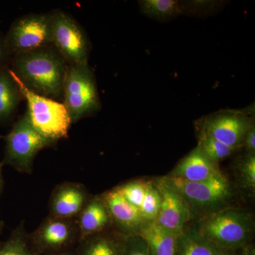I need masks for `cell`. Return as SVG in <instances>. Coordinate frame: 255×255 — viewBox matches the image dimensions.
<instances>
[{
	"instance_id": "4fadbf2b",
	"label": "cell",
	"mask_w": 255,
	"mask_h": 255,
	"mask_svg": "<svg viewBox=\"0 0 255 255\" xmlns=\"http://www.w3.org/2000/svg\"><path fill=\"white\" fill-rule=\"evenodd\" d=\"M91 196L83 184L63 182L55 188L49 201V216L64 219H76Z\"/></svg>"
},
{
	"instance_id": "6da1fadb",
	"label": "cell",
	"mask_w": 255,
	"mask_h": 255,
	"mask_svg": "<svg viewBox=\"0 0 255 255\" xmlns=\"http://www.w3.org/2000/svg\"><path fill=\"white\" fill-rule=\"evenodd\" d=\"M11 59L9 68L28 90L55 100L63 97L69 65L52 45Z\"/></svg>"
},
{
	"instance_id": "ffe728a7",
	"label": "cell",
	"mask_w": 255,
	"mask_h": 255,
	"mask_svg": "<svg viewBox=\"0 0 255 255\" xmlns=\"http://www.w3.org/2000/svg\"><path fill=\"white\" fill-rule=\"evenodd\" d=\"M138 4L144 14L159 21L172 19L184 11V4L176 0H142Z\"/></svg>"
},
{
	"instance_id": "44dd1931",
	"label": "cell",
	"mask_w": 255,
	"mask_h": 255,
	"mask_svg": "<svg viewBox=\"0 0 255 255\" xmlns=\"http://www.w3.org/2000/svg\"><path fill=\"white\" fill-rule=\"evenodd\" d=\"M0 255H38L32 250L22 221L6 241L0 243Z\"/></svg>"
},
{
	"instance_id": "9a60e30c",
	"label": "cell",
	"mask_w": 255,
	"mask_h": 255,
	"mask_svg": "<svg viewBox=\"0 0 255 255\" xmlns=\"http://www.w3.org/2000/svg\"><path fill=\"white\" fill-rule=\"evenodd\" d=\"M80 241L112 228L108 209L102 195L91 196L76 218Z\"/></svg>"
},
{
	"instance_id": "30bf717a",
	"label": "cell",
	"mask_w": 255,
	"mask_h": 255,
	"mask_svg": "<svg viewBox=\"0 0 255 255\" xmlns=\"http://www.w3.org/2000/svg\"><path fill=\"white\" fill-rule=\"evenodd\" d=\"M30 246L38 255H47L76 248L80 233L76 219H64L48 216L28 234Z\"/></svg>"
},
{
	"instance_id": "4316f807",
	"label": "cell",
	"mask_w": 255,
	"mask_h": 255,
	"mask_svg": "<svg viewBox=\"0 0 255 255\" xmlns=\"http://www.w3.org/2000/svg\"><path fill=\"white\" fill-rule=\"evenodd\" d=\"M243 147L246 149V153L255 154V127H253L247 132L243 142Z\"/></svg>"
},
{
	"instance_id": "52a82bcc",
	"label": "cell",
	"mask_w": 255,
	"mask_h": 255,
	"mask_svg": "<svg viewBox=\"0 0 255 255\" xmlns=\"http://www.w3.org/2000/svg\"><path fill=\"white\" fill-rule=\"evenodd\" d=\"M197 132L236 148H243L247 132L255 126V110H221L196 122Z\"/></svg>"
},
{
	"instance_id": "ac0fdd59",
	"label": "cell",
	"mask_w": 255,
	"mask_h": 255,
	"mask_svg": "<svg viewBox=\"0 0 255 255\" xmlns=\"http://www.w3.org/2000/svg\"><path fill=\"white\" fill-rule=\"evenodd\" d=\"M23 100L9 67L0 69V125L7 123L14 117Z\"/></svg>"
},
{
	"instance_id": "7a4b0ae2",
	"label": "cell",
	"mask_w": 255,
	"mask_h": 255,
	"mask_svg": "<svg viewBox=\"0 0 255 255\" xmlns=\"http://www.w3.org/2000/svg\"><path fill=\"white\" fill-rule=\"evenodd\" d=\"M194 229L220 248L236 251L249 246L253 221L245 210L223 208L201 217Z\"/></svg>"
},
{
	"instance_id": "f546056e",
	"label": "cell",
	"mask_w": 255,
	"mask_h": 255,
	"mask_svg": "<svg viewBox=\"0 0 255 255\" xmlns=\"http://www.w3.org/2000/svg\"><path fill=\"white\" fill-rule=\"evenodd\" d=\"M47 255H76V252H75V248L73 249L67 250L58 253H53V254Z\"/></svg>"
},
{
	"instance_id": "cb8c5ba5",
	"label": "cell",
	"mask_w": 255,
	"mask_h": 255,
	"mask_svg": "<svg viewBox=\"0 0 255 255\" xmlns=\"http://www.w3.org/2000/svg\"><path fill=\"white\" fill-rule=\"evenodd\" d=\"M147 186L145 181L135 180L125 183L116 189L129 204L139 209L145 197Z\"/></svg>"
},
{
	"instance_id": "2e32d148",
	"label": "cell",
	"mask_w": 255,
	"mask_h": 255,
	"mask_svg": "<svg viewBox=\"0 0 255 255\" xmlns=\"http://www.w3.org/2000/svg\"><path fill=\"white\" fill-rule=\"evenodd\" d=\"M124 238L110 230L89 236L79 242L76 255H124Z\"/></svg>"
},
{
	"instance_id": "484cf974",
	"label": "cell",
	"mask_w": 255,
	"mask_h": 255,
	"mask_svg": "<svg viewBox=\"0 0 255 255\" xmlns=\"http://www.w3.org/2000/svg\"><path fill=\"white\" fill-rule=\"evenodd\" d=\"M124 238V255H152L147 243L138 235Z\"/></svg>"
},
{
	"instance_id": "3957f363",
	"label": "cell",
	"mask_w": 255,
	"mask_h": 255,
	"mask_svg": "<svg viewBox=\"0 0 255 255\" xmlns=\"http://www.w3.org/2000/svg\"><path fill=\"white\" fill-rule=\"evenodd\" d=\"M23 100L27 103L28 119L33 128L43 137L57 142L68 136L71 118L63 102L34 93L26 88L11 71Z\"/></svg>"
},
{
	"instance_id": "9c48e42d",
	"label": "cell",
	"mask_w": 255,
	"mask_h": 255,
	"mask_svg": "<svg viewBox=\"0 0 255 255\" xmlns=\"http://www.w3.org/2000/svg\"><path fill=\"white\" fill-rule=\"evenodd\" d=\"M167 178L187 201L191 216L203 212L204 216L223 209L231 197V186L225 177L202 182H187L169 175Z\"/></svg>"
},
{
	"instance_id": "d4e9b609",
	"label": "cell",
	"mask_w": 255,
	"mask_h": 255,
	"mask_svg": "<svg viewBox=\"0 0 255 255\" xmlns=\"http://www.w3.org/2000/svg\"><path fill=\"white\" fill-rule=\"evenodd\" d=\"M238 172L241 185L251 191L255 189V154L246 153L240 159Z\"/></svg>"
},
{
	"instance_id": "5bb4252c",
	"label": "cell",
	"mask_w": 255,
	"mask_h": 255,
	"mask_svg": "<svg viewBox=\"0 0 255 255\" xmlns=\"http://www.w3.org/2000/svg\"><path fill=\"white\" fill-rule=\"evenodd\" d=\"M169 176L191 182H208L225 177L219 164L210 160L197 147L179 161Z\"/></svg>"
},
{
	"instance_id": "e0dca14e",
	"label": "cell",
	"mask_w": 255,
	"mask_h": 255,
	"mask_svg": "<svg viewBox=\"0 0 255 255\" xmlns=\"http://www.w3.org/2000/svg\"><path fill=\"white\" fill-rule=\"evenodd\" d=\"M233 252L216 246L194 228L186 226L177 236L176 255H231Z\"/></svg>"
},
{
	"instance_id": "277c9868",
	"label": "cell",
	"mask_w": 255,
	"mask_h": 255,
	"mask_svg": "<svg viewBox=\"0 0 255 255\" xmlns=\"http://www.w3.org/2000/svg\"><path fill=\"white\" fill-rule=\"evenodd\" d=\"M63 98L73 124L100 112L102 105L95 75L89 64L68 67Z\"/></svg>"
},
{
	"instance_id": "5b68a950",
	"label": "cell",
	"mask_w": 255,
	"mask_h": 255,
	"mask_svg": "<svg viewBox=\"0 0 255 255\" xmlns=\"http://www.w3.org/2000/svg\"><path fill=\"white\" fill-rule=\"evenodd\" d=\"M4 157L1 162L21 173L33 172V162L38 152L56 142L41 135L33 128L26 112L4 137Z\"/></svg>"
},
{
	"instance_id": "7402d4cb",
	"label": "cell",
	"mask_w": 255,
	"mask_h": 255,
	"mask_svg": "<svg viewBox=\"0 0 255 255\" xmlns=\"http://www.w3.org/2000/svg\"><path fill=\"white\" fill-rule=\"evenodd\" d=\"M197 137L198 145L196 147L215 163H219L220 161L227 158L239 150V149L222 143L204 133L197 132Z\"/></svg>"
},
{
	"instance_id": "603a6c76",
	"label": "cell",
	"mask_w": 255,
	"mask_h": 255,
	"mask_svg": "<svg viewBox=\"0 0 255 255\" xmlns=\"http://www.w3.org/2000/svg\"><path fill=\"white\" fill-rule=\"evenodd\" d=\"M161 196L153 181H147V191L139 211L145 222L155 221L160 208Z\"/></svg>"
},
{
	"instance_id": "8992f818",
	"label": "cell",
	"mask_w": 255,
	"mask_h": 255,
	"mask_svg": "<svg viewBox=\"0 0 255 255\" xmlns=\"http://www.w3.org/2000/svg\"><path fill=\"white\" fill-rule=\"evenodd\" d=\"M51 15V45L69 66L88 64L91 43L81 25L71 15L55 10Z\"/></svg>"
},
{
	"instance_id": "83f0119b",
	"label": "cell",
	"mask_w": 255,
	"mask_h": 255,
	"mask_svg": "<svg viewBox=\"0 0 255 255\" xmlns=\"http://www.w3.org/2000/svg\"><path fill=\"white\" fill-rule=\"evenodd\" d=\"M11 59L5 46L4 39L0 36V69L8 66L7 62Z\"/></svg>"
},
{
	"instance_id": "f1b7e54d",
	"label": "cell",
	"mask_w": 255,
	"mask_h": 255,
	"mask_svg": "<svg viewBox=\"0 0 255 255\" xmlns=\"http://www.w3.org/2000/svg\"><path fill=\"white\" fill-rule=\"evenodd\" d=\"M231 255H255V248L253 246L249 245L246 248L233 251Z\"/></svg>"
},
{
	"instance_id": "d6986e66",
	"label": "cell",
	"mask_w": 255,
	"mask_h": 255,
	"mask_svg": "<svg viewBox=\"0 0 255 255\" xmlns=\"http://www.w3.org/2000/svg\"><path fill=\"white\" fill-rule=\"evenodd\" d=\"M137 235L146 242L152 255H176L177 235L166 231L155 221L144 223Z\"/></svg>"
},
{
	"instance_id": "4dcf8cb0",
	"label": "cell",
	"mask_w": 255,
	"mask_h": 255,
	"mask_svg": "<svg viewBox=\"0 0 255 255\" xmlns=\"http://www.w3.org/2000/svg\"><path fill=\"white\" fill-rule=\"evenodd\" d=\"M4 164L2 162H0V194L2 191L3 185H4V180H3L2 168Z\"/></svg>"
},
{
	"instance_id": "7c38bea8",
	"label": "cell",
	"mask_w": 255,
	"mask_h": 255,
	"mask_svg": "<svg viewBox=\"0 0 255 255\" xmlns=\"http://www.w3.org/2000/svg\"><path fill=\"white\" fill-rule=\"evenodd\" d=\"M114 231L123 237L137 235L145 221L138 209L129 204L116 188L102 194Z\"/></svg>"
},
{
	"instance_id": "8fae6325",
	"label": "cell",
	"mask_w": 255,
	"mask_h": 255,
	"mask_svg": "<svg viewBox=\"0 0 255 255\" xmlns=\"http://www.w3.org/2000/svg\"><path fill=\"white\" fill-rule=\"evenodd\" d=\"M153 183L161 196L160 208L155 222L166 231L178 236L192 217L190 209L167 177L156 178Z\"/></svg>"
},
{
	"instance_id": "1f68e13d",
	"label": "cell",
	"mask_w": 255,
	"mask_h": 255,
	"mask_svg": "<svg viewBox=\"0 0 255 255\" xmlns=\"http://www.w3.org/2000/svg\"><path fill=\"white\" fill-rule=\"evenodd\" d=\"M4 223L3 221H0V236H1V233L4 231Z\"/></svg>"
},
{
	"instance_id": "ba28073f",
	"label": "cell",
	"mask_w": 255,
	"mask_h": 255,
	"mask_svg": "<svg viewBox=\"0 0 255 255\" xmlns=\"http://www.w3.org/2000/svg\"><path fill=\"white\" fill-rule=\"evenodd\" d=\"M10 58L51 45V15L30 14L17 18L4 38Z\"/></svg>"
}]
</instances>
